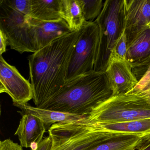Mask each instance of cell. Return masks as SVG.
Returning a JSON list of instances; mask_svg holds the SVG:
<instances>
[{"mask_svg":"<svg viewBox=\"0 0 150 150\" xmlns=\"http://www.w3.org/2000/svg\"><path fill=\"white\" fill-rule=\"evenodd\" d=\"M83 29L54 40L29 57L33 100L37 108H42L65 84L70 58Z\"/></svg>","mask_w":150,"mask_h":150,"instance_id":"1","label":"cell"},{"mask_svg":"<svg viewBox=\"0 0 150 150\" xmlns=\"http://www.w3.org/2000/svg\"><path fill=\"white\" fill-rule=\"evenodd\" d=\"M112 95L106 72L93 71L66 82L41 108L87 116Z\"/></svg>","mask_w":150,"mask_h":150,"instance_id":"2","label":"cell"},{"mask_svg":"<svg viewBox=\"0 0 150 150\" xmlns=\"http://www.w3.org/2000/svg\"><path fill=\"white\" fill-rule=\"evenodd\" d=\"M86 117L76 122L52 125L48 130L52 140L50 150H87L112 134L100 130L87 120Z\"/></svg>","mask_w":150,"mask_h":150,"instance_id":"3","label":"cell"},{"mask_svg":"<svg viewBox=\"0 0 150 150\" xmlns=\"http://www.w3.org/2000/svg\"><path fill=\"white\" fill-rule=\"evenodd\" d=\"M124 0H106L96 22L99 43L94 71H106L109 58L117 39L125 30Z\"/></svg>","mask_w":150,"mask_h":150,"instance_id":"4","label":"cell"},{"mask_svg":"<svg viewBox=\"0 0 150 150\" xmlns=\"http://www.w3.org/2000/svg\"><path fill=\"white\" fill-rule=\"evenodd\" d=\"M150 118V104L132 94L112 96L101 103L86 117L88 122L113 123Z\"/></svg>","mask_w":150,"mask_h":150,"instance_id":"5","label":"cell"},{"mask_svg":"<svg viewBox=\"0 0 150 150\" xmlns=\"http://www.w3.org/2000/svg\"><path fill=\"white\" fill-rule=\"evenodd\" d=\"M99 43L98 24L87 22L71 56L65 83L94 71Z\"/></svg>","mask_w":150,"mask_h":150,"instance_id":"6","label":"cell"},{"mask_svg":"<svg viewBox=\"0 0 150 150\" xmlns=\"http://www.w3.org/2000/svg\"><path fill=\"white\" fill-rule=\"evenodd\" d=\"M30 17L25 16L0 1V30L5 34L8 45L21 54L37 51L31 34Z\"/></svg>","mask_w":150,"mask_h":150,"instance_id":"7","label":"cell"},{"mask_svg":"<svg viewBox=\"0 0 150 150\" xmlns=\"http://www.w3.org/2000/svg\"><path fill=\"white\" fill-rule=\"evenodd\" d=\"M0 93H6L13 103L18 104L28 103L34 97L31 83L2 56L0 57Z\"/></svg>","mask_w":150,"mask_h":150,"instance_id":"8","label":"cell"},{"mask_svg":"<svg viewBox=\"0 0 150 150\" xmlns=\"http://www.w3.org/2000/svg\"><path fill=\"white\" fill-rule=\"evenodd\" d=\"M125 30L127 45L150 25V0H124Z\"/></svg>","mask_w":150,"mask_h":150,"instance_id":"9","label":"cell"},{"mask_svg":"<svg viewBox=\"0 0 150 150\" xmlns=\"http://www.w3.org/2000/svg\"><path fill=\"white\" fill-rule=\"evenodd\" d=\"M29 22L37 51L54 40L72 32L64 19L54 21H45L30 17Z\"/></svg>","mask_w":150,"mask_h":150,"instance_id":"10","label":"cell"},{"mask_svg":"<svg viewBox=\"0 0 150 150\" xmlns=\"http://www.w3.org/2000/svg\"><path fill=\"white\" fill-rule=\"evenodd\" d=\"M132 70L126 60L108 62L105 72L113 91L112 96L126 94L137 85L139 80Z\"/></svg>","mask_w":150,"mask_h":150,"instance_id":"11","label":"cell"},{"mask_svg":"<svg viewBox=\"0 0 150 150\" xmlns=\"http://www.w3.org/2000/svg\"><path fill=\"white\" fill-rule=\"evenodd\" d=\"M126 60L132 69L150 66V25L138 33L127 45Z\"/></svg>","mask_w":150,"mask_h":150,"instance_id":"12","label":"cell"},{"mask_svg":"<svg viewBox=\"0 0 150 150\" xmlns=\"http://www.w3.org/2000/svg\"><path fill=\"white\" fill-rule=\"evenodd\" d=\"M46 130L43 122L31 114L23 115L15 135L18 137L23 147L30 148L40 144Z\"/></svg>","mask_w":150,"mask_h":150,"instance_id":"13","label":"cell"},{"mask_svg":"<svg viewBox=\"0 0 150 150\" xmlns=\"http://www.w3.org/2000/svg\"><path fill=\"white\" fill-rule=\"evenodd\" d=\"M13 105L21 109L24 114H31L40 118L43 122L45 126H49L58 123L76 122L82 120L86 117L34 107L28 103H13Z\"/></svg>","mask_w":150,"mask_h":150,"instance_id":"14","label":"cell"},{"mask_svg":"<svg viewBox=\"0 0 150 150\" xmlns=\"http://www.w3.org/2000/svg\"><path fill=\"white\" fill-rule=\"evenodd\" d=\"M93 123L101 130L110 133L131 134L143 137L150 135V118L120 122Z\"/></svg>","mask_w":150,"mask_h":150,"instance_id":"15","label":"cell"},{"mask_svg":"<svg viewBox=\"0 0 150 150\" xmlns=\"http://www.w3.org/2000/svg\"><path fill=\"white\" fill-rule=\"evenodd\" d=\"M143 138L131 134L112 133L87 150H135Z\"/></svg>","mask_w":150,"mask_h":150,"instance_id":"16","label":"cell"},{"mask_svg":"<svg viewBox=\"0 0 150 150\" xmlns=\"http://www.w3.org/2000/svg\"><path fill=\"white\" fill-rule=\"evenodd\" d=\"M62 0H31L30 17L45 21L62 19Z\"/></svg>","mask_w":150,"mask_h":150,"instance_id":"17","label":"cell"},{"mask_svg":"<svg viewBox=\"0 0 150 150\" xmlns=\"http://www.w3.org/2000/svg\"><path fill=\"white\" fill-rule=\"evenodd\" d=\"M61 14L72 31L81 30L87 22L79 0H62Z\"/></svg>","mask_w":150,"mask_h":150,"instance_id":"18","label":"cell"},{"mask_svg":"<svg viewBox=\"0 0 150 150\" xmlns=\"http://www.w3.org/2000/svg\"><path fill=\"white\" fill-rule=\"evenodd\" d=\"M85 20L93 22L100 14L104 2L102 0H79Z\"/></svg>","mask_w":150,"mask_h":150,"instance_id":"19","label":"cell"},{"mask_svg":"<svg viewBox=\"0 0 150 150\" xmlns=\"http://www.w3.org/2000/svg\"><path fill=\"white\" fill-rule=\"evenodd\" d=\"M127 51V39L125 30L117 39L110 55L108 62L113 60H126Z\"/></svg>","mask_w":150,"mask_h":150,"instance_id":"20","label":"cell"},{"mask_svg":"<svg viewBox=\"0 0 150 150\" xmlns=\"http://www.w3.org/2000/svg\"><path fill=\"white\" fill-rule=\"evenodd\" d=\"M3 1L17 12L30 17L31 0H3Z\"/></svg>","mask_w":150,"mask_h":150,"instance_id":"21","label":"cell"},{"mask_svg":"<svg viewBox=\"0 0 150 150\" xmlns=\"http://www.w3.org/2000/svg\"><path fill=\"white\" fill-rule=\"evenodd\" d=\"M126 94L135 95L144 99L150 104V81L141 88L132 90Z\"/></svg>","mask_w":150,"mask_h":150,"instance_id":"22","label":"cell"},{"mask_svg":"<svg viewBox=\"0 0 150 150\" xmlns=\"http://www.w3.org/2000/svg\"><path fill=\"white\" fill-rule=\"evenodd\" d=\"M0 150H23V147L17 143L8 139L0 142Z\"/></svg>","mask_w":150,"mask_h":150,"instance_id":"23","label":"cell"},{"mask_svg":"<svg viewBox=\"0 0 150 150\" xmlns=\"http://www.w3.org/2000/svg\"><path fill=\"white\" fill-rule=\"evenodd\" d=\"M52 140L50 136L44 138L42 141L30 150H50L51 147Z\"/></svg>","mask_w":150,"mask_h":150,"instance_id":"24","label":"cell"},{"mask_svg":"<svg viewBox=\"0 0 150 150\" xmlns=\"http://www.w3.org/2000/svg\"><path fill=\"white\" fill-rule=\"evenodd\" d=\"M150 81V66L146 70L144 74L142 76L140 79L139 80L138 83L136 86L132 90H137L141 88L142 87L147 84ZM131 90V91H132Z\"/></svg>","mask_w":150,"mask_h":150,"instance_id":"25","label":"cell"},{"mask_svg":"<svg viewBox=\"0 0 150 150\" xmlns=\"http://www.w3.org/2000/svg\"><path fill=\"white\" fill-rule=\"evenodd\" d=\"M135 150H150V135L144 137Z\"/></svg>","mask_w":150,"mask_h":150,"instance_id":"26","label":"cell"},{"mask_svg":"<svg viewBox=\"0 0 150 150\" xmlns=\"http://www.w3.org/2000/svg\"><path fill=\"white\" fill-rule=\"evenodd\" d=\"M0 54L1 56H2V54L6 51L7 46L8 45L6 37L1 30H0Z\"/></svg>","mask_w":150,"mask_h":150,"instance_id":"27","label":"cell"}]
</instances>
